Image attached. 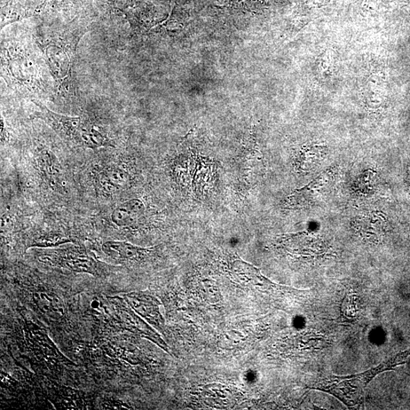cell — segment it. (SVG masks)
Instances as JSON below:
<instances>
[{"label": "cell", "instance_id": "obj_6", "mask_svg": "<svg viewBox=\"0 0 410 410\" xmlns=\"http://www.w3.org/2000/svg\"><path fill=\"white\" fill-rule=\"evenodd\" d=\"M97 184L100 192L106 195H112L120 192L128 184V173L119 166H109L98 172Z\"/></svg>", "mask_w": 410, "mask_h": 410}, {"label": "cell", "instance_id": "obj_5", "mask_svg": "<svg viewBox=\"0 0 410 410\" xmlns=\"http://www.w3.org/2000/svg\"><path fill=\"white\" fill-rule=\"evenodd\" d=\"M102 251L109 258L118 262H138L143 261L150 253L148 249H143L132 245V244L120 242L109 241L102 244Z\"/></svg>", "mask_w": 410, "mask_h": 410}, {"label": "cell", "instance_id": "obj_7", "mask_svg": "<svg viewBox=\"0 0 410 410\" xmlns=\"http://www.w3.org/2000/svg\"><path fill=\"white\" fill-rule=\"evenodd\" d=\"M145 205L139 199L126 201L113 211L112 220L117 227H127L136 224L144 215Z\"/></svg>", "mask_w": 410, "mask_h": 410}, {"label": "cell", "instance_id": "obj_12", "mask_svg": "<svg viewBox=\"0 0 410 410\" xmlns=\"http://www.w3.org/2000/svg\"><path fill=\"white\" fill-rule=\"evenodd\" d=\"M401 355L402 354H399L395 358H393L389 361L384 362L381 365L371 368L366 371L365 373L350 375V377L353 378L354 380L360 382L362 388L364 389L368 383L371 381H373V378L376 375L384 372V371L392 369L394 366L399 364L398 360L400 359Z\"/></svg>", "mask_w": 410, "mask_h": 410}, {"label": "cell", "instance_id": "obj_4", "mask_svg": "<svg viewBox=\"0 0 410 410\" xmlns=\"http://www.w3.org/2000/svg\"><path fill=\"white\" fill-rule=\"evenodd\" d=\"M333 177L332 171H325L311 184L292 194L287 200L289 206L304 208L318 202L328 192Z\"/></svg>", "mask_w": 410, "mask_h": 410}, {"label": "cell", "instance_id": "obj_11", "mask_svg": "<svg viewBox=\"0 0 410 410\" xmlns=\"http://www.w3.org/2000/svg\"><path fill=\"white\" fill-rule=\"evenodd\" d=\"M40 157V161L42 163L43 170L47 178L50 179V182L54 185H63L62 170L60 165L57 161L56 157H55L48 150L44 149L42 152Z\"/></svg>", "mask_w": 410, "mask_h": 410}, {"label": "cell", "instance_id": "obj_13", "mask_svg": "<svg viewBox=\"0 0 410 410\" xmlns=\"http://www.w3.org/2000/svg\"><path fill=\"white\" fill-rule=\"evenodd\" d=\"M8 138V133L6 129L5 121L3 120V116L1 117V143L2 144L5 143Z\"/></svg>", "mask_w": 410, "mask_h": 410}, {"label": "cell", "instance_id": "obj_1", "mask_svg": "<svg viewBox=\"0 0 410 410\" xmlns=\"http://www.w3.org/2000/svg\"><path fill=\"white\" fill-rule=\"evenodd\" d=\"M85 34L83 28L58 33H38L36 42L42 51L47 67L62 96H75L73 66L77 46Z\"/></svg>", "mask_w": 410, "mask_h": 410}, {"label": "cell", "instance_id": "obj_9", "mask_svg": "<svg viewBox=\"0 0 410 410\" xmlns=\"http://www.w3.org/2000/svg\"><path fill=\"white\" fill-rule=\"evenodd\" d=\"M33 301L38 309L53 319L64 317V308L59 297L46 291H37L33 294Z\"/></svg>", "mask_w": 410, "mask_h": 410}, {"label": "cell", "instance_id": "obj_8", "mask_svg": "<svg viewBox=\"0 0 410 410\" xmlns=\"http://www.w3.org/2000/svg\"><path fill=\"white\" fill-rule=\"evenodd\" d=\"M125 299L141 317L155 326L162 324L159 307L152 297L139 294H129L125 295Z\"/></svg>", "mask_w": 410, "mask_h": 410}, {"label": "cell", "instance_id": "obj_3", "mask_svg": "<svg viewBox=\"0 0 410 410\" xmlns=\"http://www.w3.org/2000/svg\"><path fill=\"white\" fill-rule=\"evenodd\" d=\"M40 258L44 263L62 267L71 271L93 275L98 272V266L96 260L80 249L45 251Z\"/></svg>", "mask_w": 410, "mask_h": 410}, {"label": "cell", "instance_id": "obj_2", "mask_svg": "<svg viewBox=\"0 0 410 410\" xmlns=\"http://www.w3.org/2000/svg\"><path fill=\"white\" fill-rule=\"evenodd\" d=\"M31 101L39 108V110H36L31 115L33 119L44 121L62 139L75 145L82 147V136L86 119L80 116L59 114L44 106L42 102L35 100Z\"/></svg>", "mask_w": 410, "mask_h": 410}, {"label": "cell", "instance_id": "obj_10", "mask_svg": "<svg viewBox=\"0 0 410 410\" xmlns=\"http://www.w3.org/2000/svg\"><path fill=\"white\" fill-rule=\"evenodd\" d=\"M82 145L96 150L102 147H114V143L101 128L90 121L86 120L82 136Z\"/></svg>", "mask_w": 410, "mask_h": 410}]
</instances>
